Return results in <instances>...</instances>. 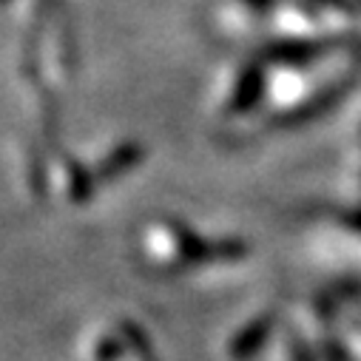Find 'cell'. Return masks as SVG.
<instances>
[{
	"instance_id": "30bf717a",
	"label": "cell",
	"mask_w": 361,
	"mask_h": 361,
	"mask_svg": "<svg viewBox=\"0 0 361 361\" xmlns=\"http://www.w3.org/2000/svg\"><path fill=\"white\" fill-rule=\"evenodd\" d=\"M288 358L290 361H319L316 358V350L307 344V338L299 330L288 333Z\"/></svg>"
},
{
	"instance_id": "9c48e42d",
	"label": "cell",
	"mask_w": 361,
	"mask_h": 361,
	"mask_svg": "<svg viewBox=\"0 0 361 361\" xmlns=\"http://www.w3.org/2000/svg\"><path fill=\"white\" fill-rule=\"evenodd\" d=\"M126 350H128V344L123 336H106L94 347V361H120L126 355Z\"/></svg>"
},
{
	"instance_id": "3957f363",
	"label": "cell",
	"mask_w": 361,
	"mask_h": 361,
	"mask_svg": "<svg viewBox=\"0 0 361 361\" xmlns=\"http://www.w3.org/2000/svg\"><path fill=\"white\" fill-rule=\"evenodd\" d=\"M274 330H276V313H274V310H262L259 316H253L247 324H242V327L233 333V338H231V344H228L231 358H236V361L253 358V355L267 344V338L274 336Z\"/></svg>"
},
{
	"instance_id": "7c38bea8",
	"label": "cell",
	"mask_w": 361,
	"mask_h": 361,
	"mask_svg": "<svg viewBox=\"0 0 361 361\" xmlns=\"http://www.w3.org/2000/svg\"><path fill=\"white\" fill-rule=\"evenodd\" d=\"M341 222H344L347 228H353L355 233H361V208H355V211L344 214V216H341Z\"/></svg>"
},
{
	"instance_id": "52a82bcc",
	"label": "cell",
	"mask_w": 361,
	"mask_h": 361,
	"mask_svg": "<svg viewBox=\"0 0 361 361\" xmlns=\"http://www.w3.org/2000/svg\"><path fill=\"white\" fill-rule=\"evenodd\" d=\"M120 336L126 338L128 350H134L137 361H159V358L154 355V344H151L148 333H145V330H142L137 322H131V319H123V322H120Z\"/></svg>"
},
{
	"instance_id": "8fae6325",
	"label": "cell",
	"mask_w": 361,
	"mask_h": 361,
	"mask_svg": "<svg viewBox=\"0 0 361 361\" xmlns=\"http://www.w3.org/2000/svg\"><path fill=\"white\" fill-rule=\"evenodd\" d=\"M322 347H324V361H353L350 353H347V347L338 344L336 338H324Z\"/></svg>"
},
{
	"instance_id": "8992f818",
	"label": "cell",
	"mask_w": 361,
	"mask_h": 361,
	"mask_svg": "<svg viewBox=\"0 0 361 361\" xmlns=\"http://www.w3.org/2000/svg\"><path fill=\"white\" fill-rule=\"evenodd\" d=\"M63 168H66V188H68V200L74 205H85V202H92L100 183H97V176L94 171H88L80 159L74 157H66L63 154Z\"/></svg>"
},
{
	"instance_id": "277c9868",
	"label": "cell",
	"mask_w": 361,
	"mask_h": 361,
	"mask_svg": "<svg viewBox=\"0 0 361 361\" xmlns=\"http://www.w3.org/2000/svg\"><path fill=\"white\" fill-rule=\"evenodd\" d=\"M142 159H145V148H142L140 142H123V145H117L111 154H106V157L100 159V165H97V171H94L100 188L109 185V183H117L120 176H126V173H128L131 168H137Z\"/></svg>"
},
{
	"instance_id": "ba28073f",
	"label": "cell",
	"mask_w": 361,
	"mask_h": 361,
	"mask_svg": "<svg viewBox=\"0 0 361 361\" xmlns=\"http://www.w3.org/2000/svg\"><path fill=\"white\" fill-rule=\"evenodd\" d=\"M29 188L37 200L49 197V165H46V154H40V148L32 145L29 151Z\"/></svg>"
},
{
	"instance_id": "6da1fadb",
	"label": "cell",
	"mask_w": 361,
	"mask_h": 361,
	"mask_svg": "<svg viewBox=\"0 0 361 361\" xmlns=\"http://www.w3.org/2000/svg\"><path fill=\"white\" fill-rule=\"evenodd\" d=\"M171 242L176 250L173 267H197V264H216V262H239L250 253L245 239H208L188 228L179 219H168Z\"/></svg>"
},
{
	"instance_id": "5b68a950",
	"label": "cell",
	"mask_w": 361,
	"mask_h": 361,
	"mask_svg": "<svg viewBox=\"0 0 361 361\" xmlns=\"http://www.w3.org/2000/svg\"><path fill=\"white\" fill-rule=\"evenodd\" d=\"M264 94V71L259 66H250L239 74L236 85H233V94L228 100V114H247L256 109V103Z\"/></svg>"
},
{
	"instance_id": "7a4b0ae2",
	"label": "cell",
	"mask_w": 361,
	"mask_h": 361,
	"mask_svg": "<svg viewBox=\"0 0 361 361\" xmlns=\"http://www.w3.org/2000/svg\"><path fill=\"white\" fill-rule=\"evenodd\" d=\"M358 68H353L350 74H344V77H338V80H333L330 85H324V88H319V92H313L310 97H305L302 103H296V106H290V109H285L282 114H276L274 120L267 123V128H276V131H290V128H296V126H305V123H313L316 117H322V114H327L338 100H344L347 94H350V88L358 82Z\"/></svg>"
}]
</instances>
